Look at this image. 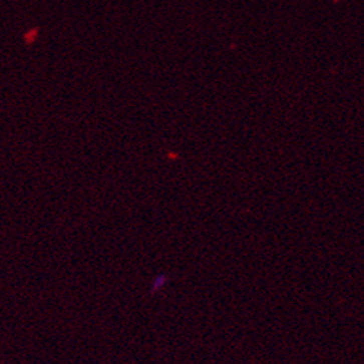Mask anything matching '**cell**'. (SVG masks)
I'll list each match as a JSON object with an SVG mask.
<instances>
[{
	"label": "cell",
	"mask_w": 364,
	"mask_h": 364,
	"mask_svg": "<svg viewBox=\"0 0 364 364\" xmlns=\"http://www.w3.org/2000/svg\"><path fill=\"white\" fill-rule=\"evenodd\" d=\"M164 279H165V277H164V274H160V276H158V277L155 279V282H154V284H152L154 287H152V290H151V292H155V290H158V289H161V287H162V283H164Z\"/></svg>",
	"instance_id": "cell-1"
}]
</instances>
